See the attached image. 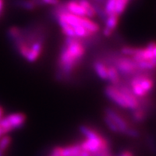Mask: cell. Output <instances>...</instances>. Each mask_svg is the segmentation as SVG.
I'll list each match as a JSON object with an SVG mask.
<instances>
[{
  "instance_id": "6da1fadb",
  "label": "cell",
  "mask_w": 156,
  "mask_h": 156,
  "mask_svg": "<svg viewBox=\"0 0 156 156\" xmlns=\"http://www.w3.org/2000/svg\"><path fill=\"white\" fill-rule=\"evenodd\" d=\"M132 59L138 61H153L156 60V46L154 41H151L145 48H137Z\"/></svg>"
},
{
  "instance_id": "7a4b0ae2",
  "label": "cell",
  "mask_w": 156,
  "mask_h": 156,
  "mask_svg": "<svg viewBox=\"0 0 156 156\" xmlns=\"http://www.w3.org/2000/svg\"><path fill=\"white\" fill-rule=\"evenodd\" d=\"M44 42H45V34L41 33L30 47L29 53L26 58L27 62L30 63H34L38 59L44 47Z\"/></svg>"
},
{
  "instance_id": "3957f363",
  "label": "cell",
  "mask_w": 156,
  "mask_h": 156,
  "mask_svg": "<svg viewBox=\"0 0 156 156\" xmlns=\"http://www.w3.org/2000/svg\"><path fill=\"white\" fill-rule=\"evenodd\" d=\"M105 93L106 97L110 99L113 103H115V105L123 108H127V105L125 99L116 86L111 85V84L108 85L105 88Z\"/></svg>"
},
{
  "instance_id": "277c9868",
  "label": "cell",
  "mask_w": 156,
  "mask_h": 156,
  "mask_svg": "<svg viewBox=\"0 0 156 156\" xmlns=\"http://www.w3.org/2000/svg\"><path fill=\"white\" fill-rule=\"evenodd\" d=\"M105 115L110 118L114 123L116 124V126L119 128V133L120 134H125L129 127H131L128 122L125 118H123L121 115H119L117 112L114 111L113 109L107 108L105 109Z\"/></svg>"
},
{
  "instance_id": "5b68a950",
  "label": "cell",
  "mask_w": 156,
  "mask_h": 156,
  "mask_svg": "<svg viewBox=\"0 0 156 156\" xmlns=\"http://www.w3.org/2000/svg\"><path fill=\"white\" fill-rule=\"evenodd\" d=\"M81 151L80 144H74L67 147H56L51 151L54 156H76Z\"/></svg>"
},
{
  "instance_id": "8992f818",
  "label": "cell",
  "mask_w": 156,
  "mask_h": 156,
  "mask_svg": "<svg viewBox=\"0 0 156 156\" xmlns=\"http://www.w3.org/2000/svg\"><path fill=\"white\" fill-rule=\"evenodd\" d=\"M6 118L8 120L12 131L22 128L27 121V115L20 112L10 114V115H6Z\"/></svg>"
},
{
  "instance_id": "52a82bcc",
  "label": "cell",
  "mask_w": 156,
  "mask_h": 156,
  "mask_svg": "<svg viewBox=\"0 0 156 156\" xmlns=\"http://www.w3.org/2000/svg\"><path fill=\"white\" fill-rule=\"evenodd\" d=\"M65 7L67 12L77 17H85V11L76 0H71L66 2ZM86 18V17H85Z\"/></svg>"
},
{
  "instance_id": "ba28073f",
  "label": "cell",
  "mask_w": 156,
  "mask_h": 156,
  "mask_svg": "<svg viewBox=\"0 0 156 156\" xmlns=\"http://www.w3.org/2000/svg\"><path fill=\"white\" fill-rule=\"evenodd\" d=\"M79 23L84 27V29H86L87 30L89 31L93 34H97L100 30L99 25L97 23L91 20L90 19H88V18H85V17H80Z\"/></svg>"
},
{
  "instance_id": "9c48e42d",
  "label": "cell",
  "mask_w": 156,
  "mask_h": 156,
  "mask_svg": "<svg viewBox=\"0 0 156 156\" xmlns=\"http://www.w3.org/2000/svg\"><path fill=\"white\" fill-rule=\"evenodd\" d=\"M108 68V80L109 82L111 83V85H117L119 84L120 80H121V76L119 75V72L117 71L115 66L112 65H109L107 66Z\"/></svg>"
},
{
  "instance_id": "30bf717a",
  "label": "cell",
  "mask_w": 156,
  "mask_h": 156,
  "mask_svg": "<svg viewBox=\"0 0 156 156\" xmlns=\"http://www.w3.org/2000/svg\"><path fill=\"white\" fill-rule=\"evenodd\" d=\"M93 69L99 77L104 80H108V68L101 61H96L93 62Z\"/></svg>"
},
{
  "instance_id": "8fae6325",
  "label": "cell",
  "mask_w": 156,
  "mask_h": 156,
  "mask_svg": "<svg viewBox=\"0 0 156 156\" xmlns=\"http://www.w3.org/2000/svg\"><path fill=\"white\" fill-rule=\"evenodd\" d=\"M76 1H77L78 3L84 8L86 18L91 19L96 17V15H97L96 11H95L92 3L88 0H76Z\"/></svg>"
},
{
  "instance_id": "7c38bea8",
  "label": "cell",
  "mask_w": 156,
  "mask_h": 156,
  "mask_svg": "<svg viewBox=\"0 0 156 156\" xmlns=\"http://www.w3.org/2000/svg\"><path fill=\"white\" fill-rule=\"evenodd\" d=\"M119 17L115 14H113V15H108L106 18V20H105V28H106L108 30L112 31L113 33V31L115 30V28L117 27V25L119 23Z\"/></svg>"
},
{
  "instance_id": "4fadbf2b",
  "label": "cell",
  "mask_w": 156,
  "mask_h": 156,
  "mask_svg": "<svg viewBox=\"0 0 156 156\" xmlns=\"http://www.w3.org/2000/svg\"><path fill=\"white\" fill-rule=\"evenodd\" d=\"M147 112L146 110L144 108L139 107L136 110H133L132 112V119L135 122L137 123H142L146 119Z\"/></svg>"
},
{
  "instance_id": "5bb4252c",
  "label": "cell",
  "mask_w": 156,
  "mask_h": 156,
  "mask_svg": "<svg viewBox=\"0 0 156 156\" xmlns=\"http://www.w3.org/2000/svg\"><path fill=\"white\" fill-rule=\"evenodd\" d=\"M15 2L19 7L27 10H34L37 6L31 0H16Z\"/></svg>"
},
{
  "instance_id": "9a60e30c",
  "label": "cell",
  "mask_w": 156,
  "mask_h": 156,
  "mask_svg": "<svg viewBox=\"0 0 156 156\" xmlns=\"http://www.w3.org/2000/svg\"><path fill=\"white\" fill-rule=\"evenodd\" d=\"M11 137L8 135H5L0 138V151L4 153L11 144Z\"/></svg>"
},
{
  "instance_id": "2e32d148",
  "label": "cell",
  "mask_w": 156,
  "mask_h": 156,
  "mask_svg": "<svg viewBox=\"0 0 156 156\" xmlns=\"http://www.w3.org/2000/svg\"><path fill=\"white\" fill-rule=\"evenodd\" d=\"M104 10H105V12L107 16L115 14V0H105Z\"/></svg>"
},
{
  "instance_id": "e0dca14e",
  "label": "cell",
  "mask_w": 156,
  "mask_h": 156,
  "mask_svg": "<svg viewBox=\"0 0 156 156\" xmlns=\"http://www.w3.org/2000/svg\"><path fill=\"white\" fill-rule=\"evenodd\" d=\"M136 49L137 48L131 47V46H123L120 49V54L123 56H125V57L132 58L136 54Z\"/></svg>"
},
{
  "instance_id": "ac0fdd59",
  "label": "cell",
  "mask_w": 156,
  "mask_h": 156,
  "mask_svg": "<svg viewBox=\"0 0 156 156\" xmlns=\"http://www.w3.org/2000/svg\"><path fill=\"white\" fill-rule=\"evenodd\" d=\"M104 120H105L107 127L111 130L112 132H114V133H119V128L116 126V124L108 115H105V116H104Z\"/></svg>"
},
{
  "instance_id": "d6986e66",
  "label": "cell",
  "mask_w": 156,
  "mask_h": 156,
  "mask_svg": "<svg viewBox=\"0 0 156 156\" xmlns=\"http://www.w3.org/2000/svg\"><path fill=\"white\" fill-rule=\"evenodd\" d=\"M21 34V29L17 27H11L8 30V36L12 41H15V39L20 36Z\"/></svg>"
},
{
  "instance_id": "ffe728a7",
  "label": "cell",
  "mask_w": 156,
  "mask_h": 156,
  "mask_svg": "<svg viewBox=\"0 0 156 156\" xmlns=\"http://www.w3.org/2000/svg\"><path fill=\"white\" fill-rule=\"evenodd\" d=\"M124 135H126V136H129V137H131V138H135V139H136V138L140 137V134L138 130H136V128H134V127H129V128H128L127 131H126V132Z\"/></svg>"
},
{
  "instance_id": "44dd1931",
  "label": "cell",
  "mask_w": 156,
  "mask_h": 156,
  "mask_svg": "<svg viewBox=\"0 0 156 156\" xmlns=\"http://www.w3.org/2000/svg\"><path fill=\"white\" fill-rule=\"evenodd\" d=\"M93 156H112V154L111 150H105L100 151L96 154H93Z\"/></svg>"
},
{
  "instance_id": "7402d4cb",
  "label": "cell",
  "mask_w": 156,
  "mask_h": 156,
  "mask_svg": "<svg viewBox=\"0 0 156 156\" xmlns=\"http://www.w3.org/2000/svg\"><path fill=\"white\" fill-rule=\"evenodd\" d=\"M41 2L42 4L57 6L60 3V0H41Z\"/></svg>"
},
{
  "instance_id": "603a6c76",
  "label": "cell",
  "mask_w": 156,
  "mask_h": 156,
  "mask_svg": "<svg viewBox=\"0 0 156 156\" xmlns=\"http://www.w3.org/2000/svg\"><path fill=\"white\" fill-rule=\"evenodd\" d=\"M117 156H134L132 152L129 151H122L121 153H119Z\"/></svg>"
},
{
  "instance_id": "cb8c5ba5",
  "label": "cell",
  "mask_w": 156,
  "mask_h": 156,
  "mask_svg": "<svg viewBox=\"0 0 156 156\" xmlns=\"http://www.w3.org/2000/svg\"><path fill=\"white\" fill-rule=\"evenodd\" d=\"M4 9V0H0V16Z\"/></svg>"
},
{
  "instance_id": "d4e9b609",
  "label": "cell",
  "mask_w": 156,
  "mask_h": 156,
  "mask_svg": "<svg viewBox=\"0 0 156 156\" xmlns=\"http://www.w3.org/2000/svg\"><path fill=\"white\" fill-rule=\"evenodd\" d=\"M3 114H4V111H3V108H2L1 106H0V119H2L3 117Z\"/></svg>"
},
{
  "instance_id": "484cf974",
  "label": "cell",
  "mask_w": 156,
  "mask_h": 156,
  "mask_svg": "<svg viewBox=\"0 0 156 156\" xmlns=\"http://www.w3.org/2000/svg\"><path fill=\"white\" fill-rule=\"evenodd\" d=\"M3 136V135H2V130H1V128H0V138L2 137V136Z\"/></svg>"
},
{
  "instance_id": "4316f807",
  "label": "cell",
  "mask_w": 156,
  "mask_h": 156,
  "mask_svg": "<svg viewBox=\"0 0 156 156\" xmlns=\"http://www.w3.org/2000/svg\"><path fill=\"white\" fill-rule=\"evenodd\" d=\"M3 154H4V153L0 151V156H3Z\"/></svg>"
}]
</instances>
